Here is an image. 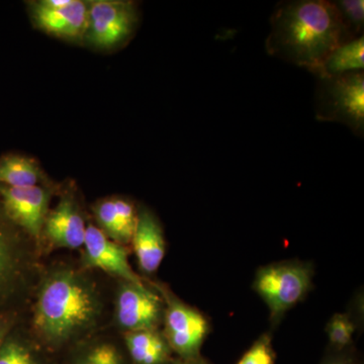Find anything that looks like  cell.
Returning a JSON list of instances; mask_svg holds the SVG:
<instances>
[{
    "instance_id": "obj_8",
    "label": "cell",
    "mask_w": 364,
    "mask_h": 364,
    "mask_svg": "<svg viewBox=\"0 0 364 364\" xmlns=\"http://www.w3.org/2000/svg\"><path fill=\"white\" fill-rule=\"evenodd\" d=\"M88 4V42L100 49L124 44L135 32L139 23L136 4L124 0H95Z\"/></svg>"
},
{
    "instance_id": "obj_16",
    "label": "cell",
    "mask_w": 364,
    "mask_h": 364,
    "mask_svg": "<svg viewBox=\"0 0 364 364\" xmlns=\"http://www.w3.org/2000/svg\"><path fill=\"white\" fill-rule=\"evenodd\" d=\"M61 364H131L123 342L95 335L63 354Z\"/></svg>"
},
{
    "instance_id": "obj_17",
    "label": "cell",
    "mask_w": 364,
    "mask_h": 364,
    "mask_svg": "<svg viewBox=\"0 0 364 364\" xmlns=\"http://www.w3.org/2000/svg\"><path fill=\"white\" fill-rule=\"evenodd\" d=\"M49 353L31 332L14 326L0 344V364H56Z\"/></svg>"
},
{
    "instance_id": "obj_14",
    "label": "cell",
    "mask_w": 364,
    "mask_h": 364,
    "mask_svg": "<svg viewBox=\"0 0 364 364\" xmlns=\"http://www.w3.org/2000/svg\"><path fill=\"white\" fill-rule=\"evenodd\" d=\"M98 228L112 240L126 246L135 231L138 208L124 198H107L95 207Z\"/></svg>"
},
{
    "instance_id": "obj_9",
    "label": "cell",
    "mask_w": 364,
    "mask_h": 364,
    "mask_svg": "<svg viewBox=\"0 0 364 364\" xmlns=\"http://www.w3.org/2000/svg\"><path fill=\"white\" fill-rule=\"evenodd\" d=\"M50 193L39 186L11 188L0 186V205L7 219L33 241L42 239Z\"/></svg>"
},
{
    "instance_id": "obj_19",
    "label": "cell",
    "mask_w": 364,
    "mask_h": 364,
    "mask_svg": "<svg viewBox=\"0 0 364 364\" xmlns=\"http://www.w3.org/2000/svg\"><path fill=\"white\" fill-rule=\"evenodd\" d=\"M40 178L39 167L33 159L16 154L0 158V186L26 188L38 186Z\"/></svg>"
},
{
    "instance_id": "obj_15",
    "label": "cell",
    "mask_w": 364,
    "mask_h": 364,
    "mask_svg": "<svg viewBox=\"0 0 364 364\" xmlns=\"http://www.w3.org/2000/svg\"><path fill=\"white\" fill-rule=\"evenodd\" d=\"M123 344L131 364H174L177 358L161 329L124 333Z\"/></svg>"
},
{
    "instance_id": "obj_5",
    "label": "cell",
    "mask_w": 364,
    "mask_h": 364,
    "mask_svg": "<svg viewBox=\"0 0 364 364\" xmlns=\"http://www.w3.org/2000/svg\"><path fill=\"white\" fill-rule=\"evenodd\" d=\"M316 119L344 124L354 135L364 134V73L317 78Z\"/></svg>"
},
{
    "instance_id": "obj_21",
    "label": "cell",
    "mask_w": 364,
    "mask_h": 364,
    "mask_svg": "<svg viewBox=\"0 0 364 364\" xmlns=\"http://www.w3.org/2000/svg\"><path fill=\"white\" fill-rule=\"evenodd\" d=\"M338 14L344 43L363 37L364 31L363 0H335L332 1Z\"/></svg>"
},
{
    "instance_id": "obj_13",
    "label": "cell",
    "mask_w": 364,
    "mask_h": 364,
    "mask_svg": "<svg viewBox=\"0 0 364 364\" xmlns=\"http://www.w3.org/2000/svg\"><path fill=\"white\" fill-rule=\"evenodd\" d=\"M85 219L77 203L70 196H62L46 217L42 238L53 248L79 249L85 243Z\"/></svg>"
},
{
    "instance_id": "obj_6",
    "label": "cell",
    "mask_w": 364,
    "mask_h": 364,
    "mask_svg": "<svg viewBox=\"0 0 364 364\" xmlns=\"http://www.w3.org/2000/svg\"><path fill=\"white\" fill-rule=\"evenodd\" d=\"M152 282L164 301L161 330L176 358L186 360L202 355L203 345L212 332L210 318L179 299L168 287Z\"/></svg>"
},
{
    "instance_id": "obj_11",
    "label": "cell",
    "mask_w": 364,
    "mask_h": 364,
    "mask_svg": "<svg viewBox=\"0 0 364 364\" xmlns=\"http://www.w3.org/2000/svg\"><path fill=\"white\" fill-rule=\"evenodd\" d=\"M36 26L50 35L77 39L87 30L88 4L81 0H44L31 4Z\"/></svg>"
},
{
    "instance_id": "obj_7",
    "label": "cell",
    "mask_w": 364,
    "mask_h": 364,
    "mask_svg": "<svg viewBox=\"0 0 364 364\" xmlns=\"http://www.w3.org/2000/svg\"><path fill=\"white\" fill-rule=\"evenodd\" d=\"M164 301L152 282L119 280L114 301V318L124 333L161 329Z\"/></svg>"
},
{
    "instance_id": "obj_3",
    "label": "cell",
    "mask_w": 364,
    "mask_h": 364,
    "mask_svg": "<svg viewBox=\"0 0 364 364\" xmlns=\"http://www.w3.org/2000/svg\"><path fill=\"white\" fill-rule=\"evenodd\" d=\"M33 240L13 224L0 205V315L20 316L37 274Z\"/></svg>"
},
{
    "instance_id": "obj_20",
    "label": "cell",
    "mask_w": 364,
    "mask_h": 364,
    "mask_svg": "<svg viewBox=\"0 0 364 364\" xmlns=\"http://www.w3.org/2000/svg\"><path fill=\"white\" fill-rule=\"evenodd\" d=\"M360 328V318L350 311L347 313H335L326 325L329 346L332 350H344L353 346L354 335Z\"/></svg>"
},
{
    "instance_id": "obj_2",
    "label": "cell",
    "mask_w": 364,
    "mask_h": 364,
    "mask_svg": "<svg viewBox=\"0 0 364 364\" xmlns=\"http://www.w3.org/2000/svg\"><path fill=\"white\" fill-rule=\"evenodd\" d=\"M343 43L341 23L332 1L291 0L275 6L265 49L270 56L315 75L330 53Z\"/></svg>"
},
{
    "instance_id": "obj_24",
    "label": "cell",
    "mask_w": 364,
    "mask_h": 364,
    "mask_svg": "<svg viewBox=\"0 0 364 364\" xmlns=\"http://www.w3.org/2000/svg\"><path fill=\"white\" fill-rule=\"evenodd\" d=\"M18 320H20V316L0 315V344L4 341L7 333L11 331L14 326L18 324Z\"/></svg>"
},
{
    "instance_id": "obj_12",
    "label": "cell",
    "mask_w": 364,
    "mask_h": 364,
    "mask_svg": "<svg viewBox=\"0 0 364 364\" xmlns=\"http://www.w3.org/2000/svg\"><path fill=\"white\" fill-rule=\"evenodd\" d=\"M131 244L140 272L146 277L154 275L166 254V240L161 223L150 208H138V217Z\"/></svg>"
},
{
    "instance_id": "obj_25",
    "label": "cell",
    "mask_w": 364,
    "mask_h": 364,
    "mask_svg": "<svg viewBox=\"0 0 364 364\" xmlns=\"http://www.w3.org/2000/svg\"><path fill=\"white\" fill-rule=\"evenodd\" d=\"M174 364H210L208 363L207 359L203 358L202 355L198 356V358H193V359H179L176 358V363Z\"/></svg>"
},
{
    "instance_id": "obj_18",
    "label": "cell",
    "mask_w": 364,
    "mask_h": 364,
    "mask_svg": "<svg viewBox=\"0 0 364 364\" xmlns=\"http://www.w3.org/2000/svg\"><path fill=\"white\" fill-rule=\"evenodd\" d=\"M364 69V37L343 43L335 48L318 68L316 77H333L358 73Z\"/></svg>"
},
{
    "instance_id": "obj_1",
    "label": "cell",
    "mask_w": 364,
    "mask_h": 364,
    "mask_svg": "<svg viewBox=\"0 0 364 364\" xmlns=\"http://www.w3.org/2000/svg\"><path fill=\"white\" fill-rule=\"evenodd\" d=\"M33 338L53 356L97 334L105 303L97 284L83 269L57 265L36 286Z\"/></svg>"
},
{
    "instance_id": "obj_4",
    "label": "cell",
    "mask_w": 364,
    "mask_h": 364,
    "mask_svg": "<svg viewBox=\"0 0 364 364\" xmlns=\"http://www.w3.org/2000/svg\"><path fill=\"white\" fill-rule=\"evenodd\" d=\"M314 277L313 263L299 259L277 261L256 270L252 289L267 306L272 330L279 327L287 312L305 301L313 291Z\"/></svg>"
},
{
    "instance_id": "obj_23",
    "label": "cell",
    "mask_w": 364,
    "mask_h": 364,
    "mask_svg": "<svg viewBox=\"0 0 364 364\" xmlns=\"http://www.w3.org/2000/svg\"><path fill=\"white\" fill-rule=\"evenodd\" d=\"M360 356L355 346L349 347L344 350H332L328 348L327 353L320 364H360Z\"/></svg>"
},
{
    "instance_id": "obj_22",
    "label": "cell",
    "mask_w": 364,
    "mask_h": 364,
    "mask_svg": "<svg viewBox=\"0 0 364 364\" xmlns=\"http://www.w3.org/2000/svg\"><path fill=\"white\" fill-rule=\"evenodd\" d=\"M277 352L273 348L272 331L260 335L237 364H274Z\"/></svg>"
},
{
    "instance_id": "obj_10",
    "label": "cell",
    "mask_w": 364,
    "mask_h": 364,
    "mask_svg": "<svg viewBox=\"0 0 364 364\" xmlns=\"http://www.w3.org/2000/svg\"><path fill=\"white\" fill-rule=\"evenodd\" d=\"M82 247V269H100L126 282H142L145 280L131 267L128 248L112 240L95 225L86 226Z\"/></svg>"
}]
</instances>
